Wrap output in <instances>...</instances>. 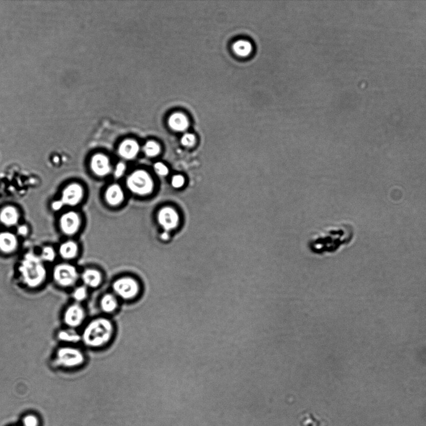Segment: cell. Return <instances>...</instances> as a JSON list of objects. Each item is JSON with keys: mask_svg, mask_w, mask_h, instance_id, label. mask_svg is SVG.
<instances>
[{"mask_svg": "<svg viewBox=\"0 0 426 426\" xmlns=\"http://www.w3.org/2000/svg\"><path fill=\"white\" fill-rule=\"evenodd\" d=\"M114 331V325L111 321L105 318H96L84 327L81 334V341L88 347H102L111 340Z\"/></svg>", "mask_w": 426, "mask_h": 426, "instance_id": "cell-1", "label": "cell"}, {"mask_svg": "<svg viewBox=\"0 0 426 426\" xmlns=\"http://www.w3.org/2000/svg\"><path fill=\"white\" fill-rule=\"evenodd\" d=\"M19 272L23 283L29 288L40 287L47 279L43 261L33 253H27L21 262Z\"/></svg>", "mask_w": 426, "mask_h": 426, "instance_id": "cell-2", "label": "cell"}, {"mask_svg": "<svg viewBox=\"0 0 426 426\" xmlns=\"http://www.w3.org/2000/svg\"><path fill=\"white\" fill-rule=\"evenodd\" d=\"M54 361L56 366L64 368L79 367L85 361L83 352L72 346L59 348L55 352Z\"/></svg>", "mask_w": 426, "mask_h": 426, "instance_id": "cell-3", "label": "cell"}, {"mask_svg": "<svg viewBox=\"0 0 426 426\" xmlns=\"http://www.w3.org/2000/svg\"><path fill=\"white\" fill-rule=\"evenodd\" d=\"M127 186L129 191L137 196H147L154 189V182L150 174L143 170L134 171L128 176Z\"/></svg>", "mask_w": 426, "mask_h": 426, "instance_id": "cell-4", "label": "cell"}, {"mask_svg": "<svg viewBox=\"0 0 426 426\" xmlns=\"http://www.w3.org/2000/svg\"><path fill=\"white\" fill-rule=\"evenodd\" d=\"M114 295L124 300H132L138 296L140 285L132 276H123L117 279L112 285Z\"/></svg>", "mask_w": 426, "mask_h": 426, "instance_id": "cell-5", "label": "cell"}, {"mask_svg": "<svg viewBox=\"0 0 426 426\" xmlns=\"http://www.w3.org/2000/svg\"><path fill=\"white\" fill-rule=\"evenodd\" d=\"M80 275L77 268L70 263L57 265L53 271V278L56 285L62 288H70L79 280Z\"/></svg>", "mask_w": 426, "mask_h": 426, "instance_id": "cell-6", "label": "cell"}, {"mask_svg": "<svg viewBox=\"0 0 426 426\" xmlns=\"http://www.w3.org/2000/svg\"><path fill=\"white\" fill-rule=\"evenodd\" d=\"M86 318V312L80 303L70 304L63 314V322L70 328L75 329L81 326Z\"/></svg>", "mask_w": 426, "mask_h": 426, "instance_id": "cell-7", "label": "cell"}, {"mask_svg": "<svg viewBox=\"0 0 426 426\" xmlns=\"http://www.w3.org/2000/svg\"><path fill=\"white\" fill-rule=\"evenodd\" d=\"M157 221L164 231L169 232L178 226L180 216L175 208L164 207L158 212Z\"/></svg>", "mask_w": 426, "mask_h": 426, "instance_id": "cell-8", "label": "cell"}, {"mask_svg": "<svg viewBox=\"0 0 426 426\" xmlns=\"http://www.w3.org/2000/svg\"><path fill=\"white\" fill-rule=\"evenodd\" d=\"M84 196L83 188L77 183L69 184L63 189L61 201L64 205L74 207L79 204Z\"/></svg>", "mask_w": 426, "mask_h": 426, "instance_id": "cell-9", "label": "cell"}, {"mask_svg": "<svg viewBox=\"0 0 426 426\" xmlns=\"http://www.w3.org/2000/svg\"><path fill=\"white\" fill-rule=\"evenodd\" d=\"M81 220L77 212L70 211L65 213L59 220V226L62 232L66 235L76 234L79 230Z\"/></svg>", "mask_w": 426, "mask_h": 426, "instance_id": "cell-10", "label": "cell"}, {"mask_svg": "<svg viewBox=\"0 0 426 426\" xmlns=\"http://www.w3.org/2000/svg\"><path fill=\"white\" fill-rule=\"evenodd\" d=\"M90 167L93 173L99 177L108 175L111 171L108 157L103 153H96L91 159Z\"/></svg>", "mask_w": 426, "mask_h": 426, "instance_id": "cell-11", "label": "cell"}, {"mask_svg": "<svg viewBox=\"0 0 426 426\" xmlns=\"http://www.w3.org/2000/svg\"><path fill=\"white\" fill-rule=\"evenodd\" d=\"M140 150L139 144L133 139H127L119 146L118 155L123 159L133 160L138 155Z\"/></svg>", "mask_w": 426, "mask_h": 426, "instance_id": "cell-12", "label": "cell"}, {"mask_svg": "<svg viewBox=\"0 0 426 426\" xmlns=\"http://www.w3.org/2000/svg\"><path fill=\"white\" fill-rule=\"evenodd\" d=\"M84 285L87 288H96L100 286L103 281V276L99 270L94 269L84 270L81 275Z\"/></svg>", "mask_w": 426, "mask_h": 426, "instance_id": "cell-13", "label": "cell"}, {"mask_svg": "<svg viewBox=\"0 0 426 426\" xmlns=\"http://www.w3.org/2000/svg\"><path fill=\"white\" fill-rule=\"evenodd\" d=\"M17 237L13 233L8 232L0 233V251L6 254L14 252L17 249Z\"/></svg>", "mask_w": 426, "mask_h": 426, "instance_id": "cell-14", "label": "cell"}, {"mask_svg": "<svg viewBox=\"0 0 426 426\" xmlns=\"http://www.w3.org/2000/svg\"><path fill=\"white\" fill-rule=\"evenodd\" d=\"M19 218V212L13 206H6L0 211V222L6 226L17 225Z\"/></svg>", "mask_w": 426, "mask_h": 426, "instance_id": "cell-15", "label": "cell"}, {"mask_svg": "<svg viewBox=\"0 0 426 426\" xmlns=\"http://www.w3.org/2000/svg\"><path fill=\"white\" fill-rule=\"evenodd\" d=\"M105 199L110 205L116 206L121 204L125 199V194L122 188L118 184L111 185L106 190Z\"/></svg>", "mask_w": 426, "mask_h": 426, "instance_id": "cell-16", "label": "cell"}, {"mask_svg": "<svg viewBox=\"0 0 426 426\" xmlns=\"http://www.w3.org/2000/svg\"><path fill=\"white\" fill-rule=\"evenodd\" d=\"M168 125L175 131L183 132L189 127L188 119L184 114L175 113L169 117Z\"/></svg>", "mask_w": 426, "mask_h": 426, "instance_id": "cell-17", "label": "cell"}, {"mask_svg": "<svg viewBox=\"0 0 426 426\" xmlns=\"http://www.w3.org/2000/svg\"><path fill=\"white\" fill-rule=\"evenodd\" d=\"M79 248L77 243L72 240L63 243L59 249V255L63 259L72 260L77 257Z\"/></svg>", "mask_w": 426, "mask_h": 426, "instance_id": "cell-18", "label": "cell"}, {"mask_svg": "<svg viewBox=\"0 0 426 426\" xmlns=\"http://www.w3.org/2000/svg\"><path fill=\"white\" fill-rule=\"evenodd\" d=\"M100 305L101 310L103 312L110 314L114 312L118 308V301L115 295L111 293H106L101 299Z\"/></svg>", "mask_w": 426, "mask_h": 426, "instance_id": "cell-19", "label": "cell"}, {"mask_svg": "<svg viewBox=\"0 0 426 426\" xmlns=\"http://www.w3.org/2000/svg\"><path fill=\"white\" fill-rule=\"evenodd\" d=\"M57 338L59 341L67 344H76L81 341V335H80L75 329L70 328L61 329L57 334Z\"/></svg>", "mask_w": 426, "mask_h": 426, "instance_id": "cell-20", "label": "cell"}, {"mask_svg": "<svg viewBox=\"0 0 426 426\" xmlns=\"http://www.w3.org/2000/svg\"><path fill=\"white\" fill-rule=\"evenodd\" d=\"M234 52L238 56H249L253 51V46L251 41L246 40H240L235 41L233 45Z\"/></svg>", "mask_w": 426, "mask_h": 426, "instance_id": "cell-21", "label": "cell"}, {"mask_svg": "<svg viewBox=\"0 0 426 426\" xmlns=\"http://www.w3.org/2000/svg\"><path fill=\"white\" fill-rule=\"evenodd\" d=\"M300 425L301 426H326L324 421L317 420L312 414L307 413L300 417Z\"/></svg>", "mask_w": 426, "mask_h": 426, "instance_id": "cell-22", "label": "cell"}, {"mask_svg": "<svg viewBox=\"0 0 426 426\" xmlns=\"http://www.w3.org/2000/svg\"><path fill=\"white\" fill-rule=\"evenodd\" d=\"M143 151L148 157H157L161 152L159 144L153 141L146 142L143 146Z\"/></svg>", "mask_w": 426, "mask_h": 426, "instance_id": "cell-23", "label": "cell"}, {"mask_svg": "<svg viewBox=\"0 0 426 426\" xmlns=\"http://www.w3.org/2000/svg\"><path fill=\"white\" fill-rule=\"evenodd\" d=\"M88 288L85 286H80L73 290L72 297L75 300L76 303H80L84 301L88 297Z\"/></svg>", "mask_w": 426, "mask_h": 426, "instance_id": "cell-24", "label": "cell"}, {"mask_svg": "<svg viewBox=\"0 0 426 426\" xmlns=\"http://www.w3.org/2000/svg\"><path fill=\"white\" fill-rule=\"evenodd\" d=\"M40 257L43 262H52L56 258V253L52 247H45L41 251Z\"/></svg>", "mask_w": 426, "mask_h": 426, "instance_id": "cell-25", "label": "cell"}, {"mask_svg": "<svg viewBox=\"0 0 426 426\" xmlns=\"http://www.w3.org/2000/svg\"><path fill=\"white\" fill-rule=\"evenodd\" d=\"M153 169H154L156 174L160 177H165V176L168 175L169 172L168 167H167L166 165L161 162H156L153 165Z\"/></svg>", "mask_w": 426, "mask_h": 426, "instance_id": "cell-26", "label": "cell"}, {"mask_svg": "<svg viewBox=\"0 0 426 426\" xmlns=\"http://www.w3.org/2000/svg\"><path fill=\"white\" fill-rule=\"evenodd\" d=\"M181 143L186 148H191L196 143V137L191 133H186L181 139Z\"/></svg>", "mask_w": 426, "mask_h": 426, "instance_id": "cell-27", "label": "cell"}, {"mask_svg": "<svg viewBox=\"0 0 426 426\" xmlns=\"http://www.w3.org/2000/svg\"><path fill=\"white\" fill-rule=\"evenodd\" d=\"M185 184V178L184 176L180 174H176L173 176L171 178V186L175 189H179L184 186Z\"/></svg>", "mask_w": 426, "mask_h": 426, "instance_id": "cell-28", "label": "cell"}, {"mask_svg": "<svg viewBox=\"0 0 426 426\" xmlns=\"http://www.w3.org/2000/svg\"><path fill=\"white\" fill-rule=\"evenodd\" d=\"M127 171V166L123 162H119L117 164L115 169L114 171V176L116 178H120L123 177Z\"/></svg>", "mask_w": 426, "mask_h": 426, "instance_id": "cell-29", "label": "cell"}, {"mask_svg": "<svg viewBox=\"0 0 426 426\" xmlns=\"http://www.w3.org/2000/svg\"><path fill=\"white\" fill-rule=\"evenodd\" d=\"M24 426H38V421L37 418L33 416H27L25 417L24 420Z\"/></svg>", "mask_w": 426, "mask_h": 426, "instance_id": "cell-30", "label": "cell"}, {"mask_svg": "<svg viewBox=\"0 0 426 426\" xmlns=\"http://www.w3.org/2000/svg\"><path fill=\"white\" fill-rule=\"evenodd\" d=\"M17 232L20 235L25 236L28 232V228L26 226H18Z\"/></svg>", "mask_w": 426, "mask_h": 426, "instance_id": "cell-31", "label": "cell"}, {"mask_svg": "<svg viewBox=\"0 0 426 426\" xmlns=\"http://www.w3.org/2000/svg\"><path fill=\"white\" fill-rule=\"evenodd\" d=\"M63 203H62V201L60 200L55 201L53 203H52V208L54 210H60L62 207H63Z\"/></svg>", "mask_w": 426, "mask_h": 426, "instance_id": "cell-32", "label": "cell"}, {"mask_svg": "<svg viewBox=\"0 0 426 426\" xmlns=\"http://www.w3.org/2000/svg\"><path fill=\"white\" fill-rule=\"evenodd\" d=\"M160 237H161V239L162 240H164V241H166L169 239L170 237V235H169V232H167V231H163L161 233V235H160Z\"/></svg>", "mask_w": 426, "mask_h": 426, "instance_id": "cell-33", "label": "cell"}]
</instances>
